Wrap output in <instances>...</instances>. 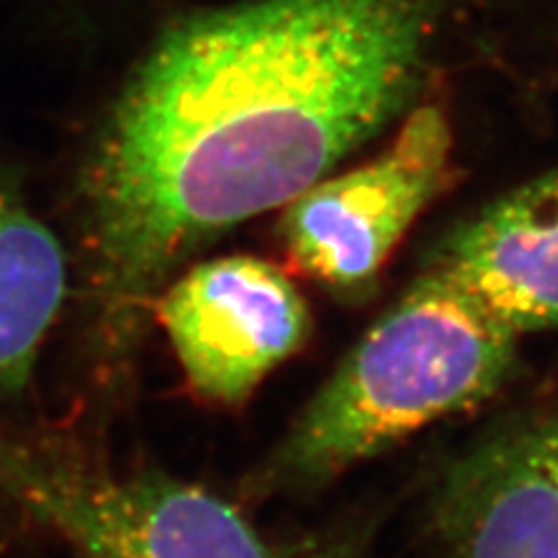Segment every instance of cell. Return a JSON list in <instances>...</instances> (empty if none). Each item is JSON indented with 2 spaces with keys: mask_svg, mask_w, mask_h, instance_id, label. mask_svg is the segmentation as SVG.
Here are the masks:
<instances>
[{
  "mask_svg": "<svg viewBox=\"0 0 558 558\" xmlns=\"http://www.w3.org/2000/svg\"><path fill=\"white\" fill-rule=\"evenodd\" d=\"M517 363L514 330L430 266L340 361L250 488L317 492L416 430L486 403Z\"/></svg>",
  "mask_w": 558,
  "mask_h": 558,
  "instance_id": "cell-2",
  "label": "cell"
},
{
  "mask_svg": "<svg viewBox=\"0 0 558 558\" xmlns=\"http://www.w3.org/2000/svg\"><path fill=\"white\" fill-rule=\"evenodd\" d=\"M430 266L519 338L558 326V168L484 207Z\"/></svg>",
  "mask_w": 558,
  "mask_h": 558,
  "instance_id": "cell-7",
  "label": "cell"
},
{
  "mask_svg": "<svg viewBox=\"0 0 558 558\" xmlns=\"http://www.w3.org/2000/svg\"><path fill=\"white\" fill-rule=\"evenodd\" d=\"M159 319L191 389L219 405L247 400L310 336L301 291L254 256L196 266L166 291Z\"/></svg>",
  "mask_w": 558,
  "mask_h": 558,
  "instance_id": "cell-5",
  "label": "cell"
},
{
  "mask_svg": "<svg viewBox=\"0 0 558 558\" xmlns=\"http://www.w3.org/2000/svg\"><path fill=\"white\" fill-rule=\"evenodd\" d=\"M428 531L438 558H558V398L484 433L445 468Z\"/></svg>",
  "mask_w": 558,
  "mask_h": 558,
  "instance_id": "cell-6",
  "label": "cell"
},
{
  "mask_svg": "<svg viewBox=\"0 0 558 558\" xmlns=\"http://www.w3.org/2000/svg\"><path fill=\"white\" fill-rule=\"evenodd\" d=\"M449 154L447 117L424 105L373 161L305 189L289 203L279 229L295 268L338 299L361 301L438 194Z\"/></svg>",
  "mask_w": 558,
  "mask_h": 558,
  "instance_id": "cell-4",
  "label": "cell"
},
{
  "mask_svg": "<svg viewBox=\"0 0 558 558\" xmlns=\"http://www.w3.org/2000/svg\"><path fill=\"white\" fill-rule=\"evenodd\" d=\"M57 235L0 180V410L26 393L35 361L65 301Z\"/></svg>",
  "mask_w": 558,
  "mask_h": 558,
  "instance_id": "cell-8",
  "label": "cell"
},
{
  "mask_svg": "<svg viewBox=\"0 0 558 558\" xmlns=\"http://www.w3.org/2000/svg\"><path fill=\"white\" fill-rule=\"evenodd\" d=\"M438 0H258L170 33L133 80L89 182L94 299L129 347L201 242L289 205L410 94Z\"/></svg>",
  "mask_w": 558,
  "mask_h": 558,
  "instance_id": "cell-1",
  "label": "cell"
},
{
  "mask_svg": "<svg viewBox=\"0 0 558 558\" xmlns=\"http://www.w3.org/2000/svg\"><path fill=\"white\" fill-rule=\"evenodd\" d=\"M0 488L80 558H371V523L270 537L198 484L98 473L5 435Z\"/></svg>",
  "mask_w": 558,
  "mask_h": 558,
  "instance_id": "cell-3",
  "label": "cell"
}]
</instances>
